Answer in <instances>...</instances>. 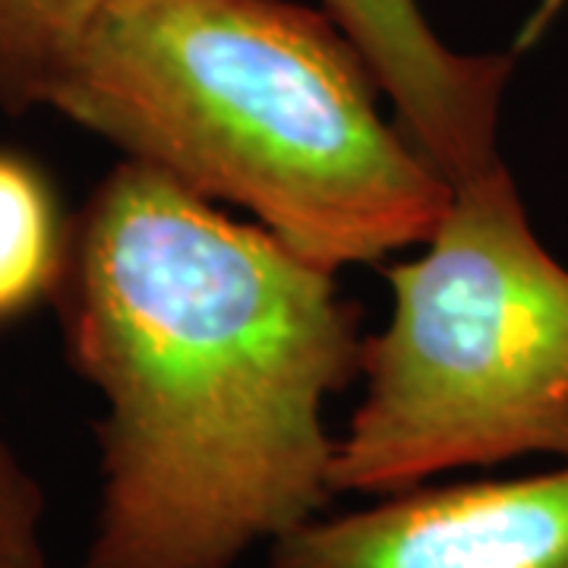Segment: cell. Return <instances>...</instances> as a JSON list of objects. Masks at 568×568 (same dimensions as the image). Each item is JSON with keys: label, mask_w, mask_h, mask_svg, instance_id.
Returning <instances> with one entry per match:
<instances>
[{"label": "cell", "mask_w": 568, "mask_h": 568, "mask_svg": "<svg viewBox=\"0 0 568 568\" xmlns=\"http://www.w3.org/2000/svg\"><path fill=\"white\" fill-rule=\"evenodd\" d=\"M54 297L104 398L82 568H237L323 515L325 398L364 357L328 268L123 159L70 224Z\"/></svg>", "instance_id": "obj_1"}, {"label": "cell", "mask_w": 568, "mask_h": 568, "mask_svg": "<svg viewBox=\"0 0 568 568\" xmlns=\"http://www.w3.org/2000/svg\"><path fill=\"white\" fill-rule=\"evenodd\" d=\"M335 22L287 0H104L48 104L323 268L426 241L446 178Z\"/></svg>", "instance_id": "obj_2"}, {"label": "cell", "mask_w": 568, "mask_h": 568, "mask_svg": "<svg viewBox=\"0 0 568 568\" xmlns=\"http://www.w3.org/2000/svg\"><path fill=\"white\" fill-rule=\"evenodd\" d=\"M426 241L388 268L395 310L364 342L366 395L335 448V493L568 462V268L537 241L506 162L452 186Z\"/></svg>", "instance_id": "obj_3"}, {"label": "cell", "mask_w": 568, "mask_h": 568, "mask_svg": "<svg viewBox=\"0 0 568 568\" xmlns=\"http://www.w3.org/2000/svg\"><path fill=\"white\" fill-rule=\"evenodd\" d=\"M263 568H568V462L316 515L275 540Z\"/></svg>", "instance_id": "obj_4"}, {"label": "cell", "mask_w": 568, "mask_h": 568, "mask_svg": "<svg viewBox=\"0 0 568 568\" xmlns=\"http://www.w3.org/2000/svg\"><path fill=\"white\" fill-rule=\"evenodd\" d=\"M392 102L407 142L448 186L499 168V111L511 58H470L446 48L417 0H323Z\"/></svg>", "instance_id": "obj_5"}, {"label": "cell", "mask_w": 568, "mask_h": 568, "mask_svg": "<svg viewBox=\"0 0 568 568\" xmlns=\"http://www.w3.org/2000/svg\"><path fill=\"white\" fill-rule=\"evenodd\" d=\"M70 224L39 168L0 152V323L20 320L54 297Z\"/></svg>", "instance_id": "obj_6"}, {"label": "cell", "mask_w": 568, "mask_h": 568, "mask_svg": "<svg viewBox=\"0 0 568 568\" xmlns=\"http://www.w3.org/2000/svg\"><path fill=\"white\" fill-rule=\"evenodd\" d=\"M104 0H0V111L48 104Z\"/></svg>", "instance_id": "obj_7"}, {"label": "cell", "mask_w": 568, "mask_h": 568, "mask_svg": "<svg viewBox=\"0 0 568 568\" xmlns=\"http://www.w3.org/2000/svg\"><path fill=\"white\" fill-rule=\"evenodd\" d=\"M48 496L20 452L0 439V568H48Z\"/></svg>", "instance_id": "obj_8"}]
</instances>
